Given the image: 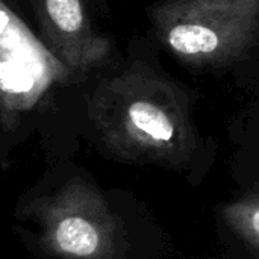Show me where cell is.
Masks as SVG:
<instances>
[{
  "label": "cell",
  "mask_w": 259,
  "mask_h": 259,
  "mask_svg": "<svg viewBox=\"0 0 259 259\" xmlns=\"http://www.w3.org/2000/svg\"><path fill=\"white\" fill-rule=\"evenodd\" d=\"M30 2H32V0H30Z\"/></svg>",
  "instance_id": "6"
},
{
  "label": "cell",
  "mask_w": 259,
  "mask_h": 259,
  "mask_svg": "<svg viewBox=\"0 0 259 259\" xmlns=\"http://www.w3.org/2000/svg\"><path fill=\"white\" fill-rule=\"evenodd\" d=\"M88 114L108 147L127 158L173 162L196 144L190 97L146 65L102 79L90 94Z\"/></svg>",
  "instance_id": "1"
},
{
  "label": "cell",
  "mask_w": 259,
  "mask_h": 259,
  "mask_svg": "<svg viewBox=\"0 0 259 259\" xmlns=\"http://www.w3.org/2000/svg\"><path fill=\"white\" fill-rule=\"evenodd\" d=\"M53 246L64 255L77 259L94 256L102 247L99 228L79 214H64L52 231Z\"/></svg>",
  "instance_id": "4"
},
{
  "label": "cell",
  "mask_w": 259,
  "mask_h": 259,
  "mask_svg": "<svg viewBox=\"0 0 259 259\" xmlns=\"http://www.w3.org/2000/svg\"><path fill=\"white\" fill-rule=\"evenodd\" d=\"M44 42L53 56L76 73L103 65L109 38L94 30L83 0H32Z\"/></svg>",
  "instance_id": "3"
},
{
  "label": "cell",
  "mask_w": 259,
  "mask_h": 259,
  "mask_svg": "<svg viewBox=\"0 0 259 259\" xmlns=\"http://www.w3.org/2000/svg\"><path fill=\"white\" fill-rule=\"evenodd\" d=\"M234 222L259 246V199L237 205L232 209Z\"/></svg>",
  "instance_id": "5"
},
{
  "label": "cell",
  "mask_w": 259,
  "mask_h": 259,
  "mask_svg": "<svg viewBox=\"0 0 259 259\" xmlns=\"http://www.w3.org/2000/svg\"><path fill=\"white\" fill-rule=\"evenodd\" d=\"M149 17L161 44L191 67H222L259 39V0H161Z\"/></svg>",
  "instance_id": "2"
}]
</instances>
